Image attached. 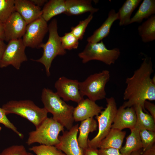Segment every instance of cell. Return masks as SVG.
I'll list each match as a JSON object with an SVG mask.
<instances>
[{"label": "cell", "mask_w": 155, "mask_h": 155, "mask_svg": "<svg viewBox=\"0 0 155 155\" xmlns=\"http://www.w3.org/2000/svg\"><path fill=\"white\" fill-rule=\"evenodd\" d=\"M64 129V127L52 117H47L36 127L35 130L29 133L26 143L28 145L37 143L55 146L59 142V134Z\"/></svg>", "instance_id": "obj_4"}, {"label": "cell", "mask_w": 155, "mask_h": 155, "mask_svg": "<svg viewBox=\"0 0 155 155\" xmlns=\"http://www.w3.org/2000/svg\"><path fill=\"white\" fill-rule=\"evenodd\" d=\"M79 84L78 80L61 77L55 84L56 93L65 101L71 100L78 103L84 99L80 91Z\"/></svg>", "instance_id": "obj_11"}, {"label": "cell", "mask_w": 155, "mask_h": 155, "mask_svg": "<svg viewBox=\"0 0 155 155\" xmlns=\"http://www.w3.org/2000/svg\"><path fill=\"white\" fill-rule=\"evenodd\" d=\"M14 0H0V21L5 23L15 11Z\"/></svg>", "instance_id": "obj_27"}, {"label": "cell", "mask_w": 155, "mask_h": 155, "mask_svg": "<svg viewBox=\"0 0 155 155\" xmlns=\"http://www.w3.org/2000/svg\"><path fill=\"white\" fill-rule=\"evenodd\" d=\"M137 117V121L135 127L140 130L146 129L155 132V121L152 116L144 112L142 107L139 105L134 106Z\"/></svg>", "instance_id": "obj_23"}, {"label": "cell", "mask_w": 155, "mask_h": 155, "mask_svg": "<svg viewBox=\"0 0 155 155\" xmlns=\"http://www.w3.org/2000/svg\"><path fill=\"white\" fill-rule=\"evenodd\" d=\"M27 24L17 12H14L4 24L5 40L7 42L22 39Z\"/></svg>", "instance_id": "obj_13"}, {"label": "cell", "mask_w": 155, "mask_h": 155, "mask_svg": "<svg viewBox=\"0 0 155 155\" xmlns=\"http://www.w3.org/2000/svg\"><path fill=\"white\" fill-rule=\"evenodd\" d=\"M119 20V16L114 9L109 11L107 18L101 26L95 30L93 34L87 39L88 42L97 43L102 40L109 35L114 22Z\"/></svg>", "instance_id": "obj_18"}, {"label": "cell", "mask_w": 155, "mask_h": 155, "mask_svg": "<svg viewBox=\"0 0 155 155\" xmlns=\"http://www.w3.org/2000/svg\"><path fill=\"white\" fill-rule=\"evenodd\" d=\"M34 5L40 7L44 5L47 2L46 0H30Z\"/></svg>", "instance_id": "obj_38"}, {"label": "cell", "mask_w": 155, "mask_h": 155, "mask_svg": "<svg viewBox=\"0 0 155 155\" xmlns=\"http://www.w3.org/2000/svg\"><path fill=\"white\" fill-rule=\"evenodd\" d=\"M126 133L125 131L111 128L106 136L100 142L98 148H113L120 150L122 147Z\"/></svg>", "instance_id": "obj_20"}, {"label": "cell", "mask_w": 155, "mask_h": 155, "mask_svg": "<svg viewBox=\"0 0 155 155\" xmlns=\"http://www.w3.org/2000/svg\"><path fill=\"white\" fill-rule=\"evenodd\" d=\"M0 40H5L4 24L0 21Z\"/></svg>", "instance_id": "obj_40"}, {"label": "cell", "mask_w": 155, "mask_h": 155, "mask_svg": "<svg viewBox=\"0 0 155 155\" xmlns=\"http://www.w3.org/2000/svg\"><path fill=\"white\" fill-rule=\"evenodd\" d=\"M136 121L133 106L125 108L121 106L117 109L111 128L120 130L125 128L131 129L135 127Z\"/></svg>", "instance_id": "obj_15"}, {"label": "cell", "mask_w": 155, "mask_h": 155, "mask_svg": "<svg viewBox=\"0 0 155 155\" xmlns=\"http://www.w3.org/2000/svg\"><path fill=\"white\" fill-rule=\"evenodd\" d=\"M29 150L36 155H66L55 146L40 144L30 148Z\"/></svg>", "instance_id": "obj_28"}, {"label": "cell", "mask_w": 155, "mask_h": 155, "mask_svg": "<svg viewBox=\"0 0 155 155\" xmlns=\"http://www.w3.org/2000/svg\"><path fill=\"white\" fill-rule=\"evenodd\" d=\"M144 108L150 112L154 120L155 121V105L148 100L145 101L144 104Z\"/></svg>", "instance_id": "obj_35"}, {"label": "cell", "mask_w": 155, "mask_h": 155, "mask_svg": "<svg viewBox=\"0 0 155 155\" xmlns=\"http://www.w3.org/2000/svg\"><path fill=\"white\" fill-rule=\"evenodd\" d=\"M142 151V149H141L133 152L130 155H140Z\"/></svg>", "instance_id": "obj_41"}, {"label": "cell", "mask_w": 155, "mask_h": 155, "mask_svg": "<svg viewBox=\"0 0 155 155\" xmlns=\"http://www.w3.org/2000/svg\"><path fill=\"white\" fill-rule=\"evenodd\" d=\"M15 11L22 17L27 24L42 16V9L30 0H14Z\"/></svg>", "instance_id": "obj_16"}, {"label": "cell", "mask_w": 155, "mask_h": 155, "mask_svg": "<svg viewBox=\"0 0 155 155\" xmlns=\"http://www.w3.org/2000/svg\"><path fill=\"white\" fill-rule=\"evenodd\" d=\"M41 98L44 108L53 115V119L67 130L70 129L74 121V107L67 104L56 92L48 88L43 89Z\"/></svg>", "instance_id": "obj_2"}, {"label": "cell", "mask_w": 155, "mask_h": 155, "mask_svg": "<svg viewBox=\"0 0 155 155\" xmlns=\"http://www.w3.org/2000/svg\"><path fill=\"white\" fill-rule=\"evenodd\" d=\"M153 71L151 58H144L133 75L126 79L127 86L123 98L127 101L121 106L125 108L139 105L146 112L144 106L145 101L155 100V75L152 78H151Z\"/></svg>", "instance_id": "obj_1"}, {"label": "cell", "mask_w": 155, "mask_h": 155, "mask_svg": "<svg viewBox=\"0 0 155 155\" xmlns=\"http://www.w3.org/2000/svg\"><path fill=\"white\" fill-rule=\"evenodd\" d=\"M140 155H155V145L150 148L142 151Z\"/></svg>", "instance_id": "obj_36"}, {"label": "cell", "mask_w": 155, "mask_h": 155, "mask_svg": "<svg viewBox=\"0 0 155 155\" xmlns=\"http://www.w3.org/2000/svg\"><path fill=\"white\" fill-rule=\"evenodd\" d=\"M27 153L23 145H15L4 149L0 153V155H26Z\"/></svg>", "instance_id": "obj_32"}, {"label": "cell", "mask_w": 155, "mask_h": 155, "mask_svg": "<svg viewBox=\"0 0 155 155\" xmlns=\"http://www.w3.org/2000/svg\"><path fill=\"white\" fill-rule=\"evenodd\" d=\"M141 1V0H127L124 2L117 12L120 26L130 24L131 16Z\"/></svg>", "instance_id": "obj_25"}, {"label": "cell", "mask_w": 155, "mask_h": 155, "mask_svg": "<svg viewBox=\"0 0 155 155\" xmlns=\"http://www.w3.org/2000/svg\"><path fill=\"white\" fill-rule=\"evenodd\" d=\"M1 127H0V131L1 130Z\"/></svg>", "instance_id": "obj_43"}, {"label": "cell", "mask_w": 155, "mask_h": 155, "mask_svg": "<svg viewBox=\"0 0 155 155\" xmlns=\"http://www.w3.org/2000/svg\"><path fill=\"white\" fill-rule=\"evenodd\" d=\"M3 110L0 107V123L3 124L17 134L20 137L22 138L23 135L18 130L17 128L8 119Z\"/></svg>", "instance_id": "obj_33"}, {"label": "cell", "mask_w": 155, "mask_h": 155, "mask_svg": "<svg viewBox=\"0 0 155 155\" xmlns=\"http://www.w3.org/2000/svg\"><path fill=\"white\" fill-rule=\"evenodd\" d=\"M93 14L90 13L84 20L79 22L76 26L71 28V32L79 40H82L88 26L93 18Z\"/></svg>", "instance_id": "obj_30"}, {"label": "cell", "mask_w": 155, "mask_h": 155, "mask_svg": "<svg viewBox=\"0 0 155 155\" xmlns=\"http://www.w3.org/2000/svg\"><path fill=\"white\" fill-rule=\"evenodd\" d=\"M106 107L99 115L95 116L98 123V131L92 139H88V148L98 149L100 142L106 136L111 128L118 108L114 97L106 98Z\"/></svg>", "instance_id": "obj_7"}, {"label": "cell", "mask_w": 155, "mask_h": 155, "mask_svg": "<svg viewBox=\"0 0 155 155\" xmlns=\"http://www.w3.org/2000/svg\"><path fill=\"white\" fill-rule=\"evenodd\" d=\"M5 114H14L25 118L36 127L47 117L48 112L44 107L41 108L30 100H11L2 107Z\"/></svg>", "instance_id": "obj_3"}, {"label": "cell", "mask_w": 155, "mask_h": 155, "mask_svg": "<svg viewBox=\"0 0 155 155\" xmlns=\"http://www.w3.org/2000/svg\"><path fill=\"white\" fill-rule=\"evenodd\" d=\"M98 155H123L119 150L113 148L97 149Z\"/></svg>", "instance_id": "obj_34"}, {"label": "cell", "mask_w": 155, "mask_h": 155, "mask_svg": "<svg viewBox=\"0 0 155 155\" xmlns=\"http://www.w3.org/2000/svg\"><path fill=\"white\" fill-rule=\"evenodd\" d=\"M98 149H94L88 148L84 150L85 155H98L97 150Z\"/></svg>", "instance_id": "obj_37"}, {"label": "cell", "mask_w": 155, "mask_h": 155, "mask_svg": "<svg viewBox=\"0 0 155 155\" xmlns=\"http://www.w3.org/2000/svg\"><path fill=\"white\" fill-rule=\"evenodd\" d=\"M104 108L88 98L83 99L74 108L73 117L74 121H81L99 115Z\"/></svg>", "instance_id": "obj_14"}, {"label": "cell", "mask_w": 155, "mask_h": 155, "mask_svg": "<svg viewBox=\"0 0 155 155\" xmlns=\"http://www.w3.org/2000/svg\"><path fill=\"white\" fill-rule=\"evenodd\" d=\"M91 0H65L66 11L64 14L68 16H78L87 12L93 14L98 8L94 7Z\"/></svg>", "instance_id": "obj_17"}, {"label": "cell", "mask_w": 155, "mask_h": 155, "mask_svg": "<svg viewBox=\"0 0 155 155\" xmlns=\"http://www.w3.org/2000/svg\"><path fill=\"white\" fill-rule=\"evenodd\" d=\"M78 127L77 124L70 129L63 131L62 135L59 136V142L55 146L66 155H85L77 140Z\"/></svg>", "instance_id": "obj_12"}, {"label": "cell", "mask_w": 155, "mask_h": 155, "mask_svg": "<svg viewBox=\"0 0 155 155\" xmlns=\"http://www.w3.org/2000/svg\"><path fill=\"white\" fill-rule=\"evenodd\" d=\"M130 130L131 133L126 138L125 145L119 150L123 155H130L133 152L142 148L140 129L135 126Z\"/></svg>", "instance_id": "obj_21"}, {"label": "cell", "mask_w": 155, "mask_h": 155, "mask_svg": "<svg viewBox=\"0 0 155 155\" xmlns=\"http://www.w3.org/2000/svg\"><path fill=\"white\" fill-rule=\"evenodd\" d=\"M49 37L48 40L45 43H42L40 48L43 49L42 57L39 59L35 60L44 66L46 75H50V69L52 62L55 58L58 55H63L66 52L62 47L60 37L58 32L57 20L54 19L48 25Z\"/></svg>", "instance_id": "obj_5"}, {"label": "cell", "mask_w": 155, "mask_h": 155, "mask_svg": "<svg viewBox=\"0 0 155 155\" xmlns=\"http://www.w3.org/2000/svg\"><path fill=\"white\" fill-rule=\"evenodd\" d=\"M139 34L144 43L155 40V15H153L138 28Z\"/></svg>", "instance_id": "obj_26"}, {"label": "cell", "mask_w": 155, "mask_h": 155, "mask_svg": "<svg viewBox=\"0 0 155 155\" xmlns=\"http://www.w3.org/2000/svg\"><path fill=\"white\" fill-rule=\"evenodd\" d=\"M120 49L107 48L102 40L97 43L88 42L84 50L78 54L79 57L85 63L93 60L101 61L111 65L114 64L120 55Z\"/></svg>", "instance_id": "obj_8"}, {"label": "cell", "mask_w": 155, "mask_h": 155, "mask_svg": "<svg viewBox=\"0 0 155 155\" xmlns=\"http://www.w3.org/2000/svg\"><path fill=\"white\" fill-rule=\"evenodd\" d=\"M26 47L22 38L9 42L0 60V67L11 65L19 69L21 64L28 60L25 53Z\"/></svg>", "instance_id": "obj_9"}, {"label": "cell", "mask_w": 155, "mask_h": 155, "mask_svg": "<svg viewBox=\"0 0 155 155\" xmlns=\"http://www.w3.org/2000/svg\"><path fill=\"white\" fill-rule=\"evenodd\" d=\"M66 11L65 0H50L44 5L42 17L47 22L53 17Z\"/></svg>", "instance_id": "obj_22"}, {"label": "cell", "mask_w": 155, "mask_h": 155, "mask_svg": "<svg viewBox=\"0 0 155 155\" xmlns=\"http://www.w3.org/2000/svg\"><path fill=\"white\" fill-rule=\"evenodd\" d=\"M26 155H34L32 153H31L30 152H28L27 153V154Z\"/></svg>", "instance_id": "obj_42"}, {"label": "cell", "mask_w": 155, "mask_h": 155, "mask_svg": "<svg viewBox=\"0 0 155 155\" xmlns=\"http://www.w3.org/2000/svg\"><path fill=\"white\" fill-rule=\"evenodd\" d=\"M140 135L142 146V151L149 148L155 144V132L143 129Z\"/></svg>", "instance_id": "obj_29"}, {"label": "cell", "mask_w": 155, "mask_h": 155, "mask_svg": "<svg viewBox=\"0 0 155 155\" xmlns=\"http://www.w3.org/2000/svg\"><path fill=\"white\" fill-rule=\"evenodd\" d=\"M61 44L65 49L71 50L77 49L79 45V40L71 32L65 33L60 37Z\"/></svg>", "instance_id": "obj_31"}, {"label": "cell", "mask_w": 155, "mask_h": 155, "mask_svg": "<svg viewBox=\"0 0 155 155\" xmlns=\"http://www.w3.org/2000/svg\"><path fill=\"white\" fill-rule=\"evenodd\" d=\"M6 45L3 42V41L0 40V60L2 57Z\"/></svg>", "instance_id": "obj_39"}, {"label": "cell", "mask_w": 155, "mask_h": 155, "mask_svg": "<svg viewBox=\"0 0 155 155\" xmlns=\"http://www.w3.org/2000/svg\"><path fill=\"white\" fill-rule=\"evenodd\" d=\"M155 13V0H144L134 16L131 19L130 24L141 23Z\"/></svg>", "instance_id": "obj_24"}, {"label": "cell", "mask_w": 155, "mask_h": 155, "mask_svg": "<svg viewBox=\"0 0 155 155\" xmlns=\"http://www.w3.org/2000/svg\"><path fill=\"white\" fill-rule=\"evenodd\" d=\"M48 25L42 16L27 25L22 39L26 47L39 48L48 32Z\"/></svg>", "instance_id": "obj_10"}, {"label": "cell", "mask_w": 155, "mask_h": 155, "mask_svg": "<svg viewBox=\"0 0 155 155\" xmlns=\"http://www.w3.org/2000/svg\"><path fill=\"white\" fill-rule=\"evenodd\" d=\"M98 124L93 117L81 121L78 127L79 135L77 140L80 147L84 150L88 148V136L90 133L97 130Z\"/></svg>", "instance_id": "obj_19"}, {"label": "cell", "mask_w": 155, "mask_h": 155, "mask_svg": "<svg viewBox=\"0 0 155 155\" xmlns=\"http://www.w3.org/2000/svg\"><path fill=\"white\" fill-rule=\"evenodd\" d=\"M110 74L108 70L92 74L84 81L80 82L79 90L82 95L96 102L106 98L105 87L110 80Z\"/></svg>", "instance_id": "obj_6"}]
</instances>
